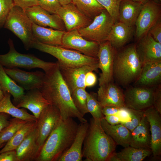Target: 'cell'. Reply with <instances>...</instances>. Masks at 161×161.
<instances>
[{"label":"cell","instance_id":"54","mask_svg":"<svg viewBox=\"0 0 161 161\" xmlns=\"http://www.w3.org/2000/svg\"><path fill=\"white\" fill-rule=\"evenodd\" d=\"M4 94L3 93L0 85V101L3 97Z\"/></svg>","mask_w":161,"mask_h":161},{"label":"cell","instance_id":"1","mask_svg":"<svg viewBox=\"0 0 161 161\" xmlns=\"http://www.w3.org/2000/svg\"><path fill=\"white\" fill-rule=\"evenodd\" d=\"M39 89L50 104L58 109L61 119L71 117L77 118L81 123L87 121L74 105L70 92L63 78L57 63L54 68L45 73Z\"/></svg>","mask_w":161,"mask_h":161},{"label":"cell","instance_id":"40","mask_svg":"<svg viewBox=\"0 0 161 161\" xmlns=\"http://www.w3.org/2000/svg\"><path fill=\"white\" fill-rule=\"evenodd\" d=\"M14 5L13 0H0V28L3 27L10 11Z\"/></svg>","mask_w":161,"mask_h":161},{"label":"cell","instance_id":"32","mask_svg":"<svg viewBox=\"0 0 161 161\" xmlns=\"http://www.w3.org/2000/svg\"><path fill=\"white\" fill-rule=\"evenodd\" d=\"M36 121H28L25 123L0 150V153L15 150L24 139L35 129Z\"/></svg>","mask_w":161,"mask_h":161},{"label":"cell","instance_id":"5","mask_svg":"<svg viewBox=\"0 0 161 161\" xmlns=\"http://www.w3.org/2000/svg\"><path fill=\"white\" fill-rule=\"evenodd\" d=\"M32 48L49 54L56 58L58 64L68 67H75L84 65L97 66V58L84 55L77 51L61 46L48 45L38 41H34Z\"/></svg>","mask_w":161,"mask_h":161},{"label":"cell","instance_id":"2","mask_svg":"<svg viewBox=\"0 0 161 161\" xmlns=\"http://www.w3.org/2000/svg\"><path fill=\"white\" fill-rule=\"evenodd\" d=\"M78 125L72 118L61 119L46 140L36 161H58L71 145Z\"/></svg>","mask_w":161,"mask_h":161},{"label":"cell","instance_id":"25","mask_svg":"<svg viewBox=\"0 0 161 161\" xmlns=\"http://www.w3.org/2000/svg\"><path fill=\"white\" fill-rule=\"evenodd\" d=\"M41 150L36 141L35 128L15 150L18 161H36Z\"/></svg>","mask_w":161,"mask_h":161},{"label":"cell","instance_id":"4","mask_svg":"<svg viewBox=\"0 0 161 161\" xmlns=\"http://www.w3.org/2000/svg\"><path fill=\"white\" fill-rule=\"evenodd\" d=\"M142 67L135 44L116 49L113 77L117 84L126 88L133 83L139 77Z\"/></svg>","mask_w":161,"mask_h":161},{"label":"cell","instance_id":"18","mask_svg":"<svg viewBox=\"0 0 161 161\" xmlns=\"http://www.w3.org/2000/svg\"><path fill=\"white\" fill-rule=\"evenodd\" d=\"M6 73L18 85L27 91L41 88L45 73L40 71L26 72L17 68L4 67Z\"/></svg>","mask_w":161,"mask_h":161},{"label":"cell","instance_id":"33","mask_svg":"<svg viewBox=\"0 0 161 161\" xmlns=\"http://www.w3.org/2000/svg\"><path fill=\"white\" fill-rule=\"evenodd\" d=\"M72 2L82 13L92 20L105 9L96 0H72Z\"/></svg>","mask_w":161,"mask_h":161},{"label":"cell","instance_id":"43","mask_svg":"<svg viewBox=\"0 0 161 161\" xmlns=\"http://www.w3.org/2000/svg\"><path fill=\"white\" fill-rule=\"evenodd\" d=\"M148 32L156 41L161 44V22L160 19L151 28Z\"/></svg>","mask_w":161,"mask_h":161},{"label":"cell","instance_id":"15","mask_svg":"<svg viewBox=\"0 0 161 161\" xmlns=\"http://www.w3.org/2000/svg\"><path fill=\"white\" fill-rule=\"evenodd\" d=\"M23 9L33 23L40 26L66 31L63 21L57 14L51 13L38 5Z\"/></svg>","mask_w":161,"mask_h":161},{"label":"cell","instance_id":"23","mask_svg":"<svg viewBox=\"0 0 161 161\" xmlns=\"http://www.w3.org/2000/svg\"><path fill=\"white\" fill-rule=\"evenodd\" d=\"M89 126L86 122L78 124L77 132L69 149L59 158L58 161H81L83 144Z\"/></svg>","mask_w":161,"mask_h":161},{"label":"cell","instance_id":"56","mask_svg":"<svg viewBox=\"0 0 161 161\" xmlns=\"http://www.w3.org/2000/svg\"><path fill=\"white\" fill-rule=\"evenodd\" d=\"M154 1L155 2L158 4V3H159L160 2H161V0H154V1Z\"/></svg>","mask_w":161,"mask_h":161},{"label":"cell","instance_id":"42","mask_svg":"<svg viewBox=\"0 0 161 161\" xmlns=\"http://www.w3.org/2000/svg\"><path fill=\"white\" fill-rule=\"evenodd\" d=\"M153 106L161 114V84L155 88L153 95Z\"/></svg>","mask_w":161,"mask_h":161},{"label":"cell","instance_id":"44","mask_svg":"<svg viewBox=\"0 0 161 161\" xmlns=\"http://www.w3.org/2000/svg\"><path fill=\"white\" fill-rule=\"evenodd\" d=\"M0 161H18L15 150L0 153Z\"/></svg>","mask_w":161,"mask_h":161},{"label":"cell","instance_id":"51","mask_svg":"<svg viewBox=\"0 0 161 161\" xmlns=\"http://www.w3.org/2000/svg\"><path fill=\"white\" fill-rule=\"evenodd\" d=\"M107 161H120L114 151L112 153L108 158Z\"/></svg>","mask_w":161,"mask_h":161},{"label":"cell","instance_id":"53","mask_svg":"<svg viewBox=\"0 0 161 161\" xmlns=\"http://www.w3.org/2000/svg\"><path fill=\"white\" fill-rule=\"evenodd\" d=\"M134 2L144 4L149 0H131Z\"/></svg>","mask_w":161,"mask_h":161},{"label":"cell","instance_id":"45","mask_svg":"<svg viewBox=\"0 0 161 161\" xmlns=\"http://www.w3.org/2000/svg\"><path fill=\"white\" fill-rule=\"evenodd\" d=\"M15 5L23 9L38 5L37 0H13Z\"/></svg>","mask_w":161,"mask_h":161},{"label":"cell","instance_id":"10","mask_svg":"<svg viewBox=\"0 0 161 161\" xmlns=\"http://www.w3.org/2000/svg\"><path fill=\"white\" fill-rule=\"evenodd\" d=\"M156 87L129 86L124 92L125 106L134 110L144 111L153 106L154 93Z\"/></svg>","mask_w":161,"mask_h":161},{"label":"cell","instance_id":"50","mask_svg":"<svg viewBox=\"0 0 161 161\" xmlns=\"http://www.w3.org/2000/svg\"><path fill=\"white\" fill-rule=\"evenodd\" d=\"M104 117L107 122L111 125H114L121 123V121L117 114L104 116Z\"/></svg>","mask_w":161,"mask_h":161},{"label":"cell","instance_id":"46","mask_svg":"<svg viewBox=\"0 0 161 161\" xmlns=\"http://www.w3.org/2000/svg\"><path fill=\"white\" fill-rule=\"evenodd\" d=\"M117 115L119 118L121 123L126 122L130 118V109L125 107H121Z\"/></svg>","mask_w":161,"mask_h":161},{"label":"cell","instance_id":"14","mask_svg":"<svg viewBox=\"0 0 161 161\" xmlns=\"http://www.w3.org/2000/svg\"><path fill=\"white\" fill-rule=\"evenodd\" d=\"M63 79L71 93L75 89L79 88L86 89L85 78L86 74L90 71L98 72V67L89 65L71 67L66 66L57 62Z\"/></svg>","mask_w":161,"mask_h":161},{"label":"cell","instance_id":"30","mask_svg":"<svg viewBox=\"0 0 161 161\" xmlns=\"http://www.w3.org/2000/svg\"><path fill=\"white\" fill-rule=\"evenodd\" d=\"M0 85L4 94L10 93L13 98V102L16 106L24 94V89L18 85L5 72L4 67L0 64Z\"/></svg>","mask_w":161,"mask_h":161},{"label":"cell","instance_id":"36","mask_svg":"<svg viewBox=\"0 0 161 161\" xmlns=\"http://www.w3.org/2000/svg\"><path fill=\"white\" fill-rule=\"evenodd\" d=\"M71 94L74 105L80 114L84 116L88 113L86 106L88 92L86 89L77 88Z\"/></svg>","mask_w":161,"mask_h":161},{"label":"cell","instance_id":"47","mask_svg":"<svg viewBox=\"0 0 161 161\" xmlns=\"http://www.w3.org/2000/svg\"><path fill=\"white\" fill-rule=\"evenodd\" d=\"M97 81V76L93 71L89 72L86 74L85 78V84L86 87L94 86L96 84Z\"/></svg>","mask_w":161,"mask_h":161},{"label":"cell","instance_id":"34","mask_svg":"<svg viewBox=\"0 0 161 161\" xmlns=\"http://www.w3.org/2000/svg\"><path fill=\"white\" fill-rule=\"evenodd\" d=\"M116 153L120 161H142L152 154L151 150L138 148L130 146Z\"/></svg>","mask_w":161,"mask_h":161},{"label":"cell","instance_id":"8","mask_svg":"<svg viewBox=\"0 0 161 161\" xmlns=\"http://www.w3.org/2000/svg\"><path fill=\"white\" fill-rule=\"evenodd\" d=\"M115 21L104 9L87 26L78 30L86 39L99 43L106 41L112 27Z\"/></svg>","mask_w":161,"mask_h":161},{"label":"cell","instance_id":"35","mask_svg":"<svg viewBox=\"0 0 161 161\" xmlns=\"http://www.w3.org/2000/svg\"><path fill=\"white\" fill-rule=\"evenodd\" d=\"M28 121L13 117L10 119L9 124L0 133V144L6 143L16 132Z\"/></svg>","mask_w":161,"mask_h":161},{"label":"cell","instance_id":"27","mask_svg":"<svg viewBox=\"0 0 161 161\" xmlns=\"http://www.w3.org/2000/svg\"><path fill=\"white\" fill-rule=\"evenodd\" d=\"M133 32L132 27L119 21L112 25L107 40L115 49L121 48L129 41Z\"/></svg>","mask_w":161,"mask_h":161},{"label":"cell","instance_id":"17","mask_svg":"<svg viewBox=\"0 0 161 161\" xmlns=\"http://www.w3.org/2000/svg\"><path fill=\"white\" fill-rule=\"evenodd\" d=\"M135 46L142 65L161 61V44L156 41L148 32L138 40Z\"/></svg>","mask_w":161,"mask_h":161},{"label":"cell","instance_id":"39","mask_svg":"<svg viewBox=\"0 0 161 161\" xmlns=\"http://www.w3.org/2000/svg\"><path fill=\"white\" fill-rule=\"evenodd\" d=\"M131 115L129 120L121 123L131 132L140 123L144 113V111H138L130 109Z\"/></svg>","mask_w":161,"mask_h":161},{"label":"cell","instance_id":"28","mask_svg":"<svg viewBox=\"0 0 161 161\" xmlns=\"http://www.w3.org/2000/svg\"><path fill=\"white\" fill-rule=\"evenodd\" d=\"M102 127L105 132L114 140L116 145L126 147L130 146L131 132L121 123L112 125L104 117L100 120Z\"/></svg>","mask_w":161,"mask_h":161},{"label":"cell","instance_id":"38","mask_svg":"<svg viewBox=\"0 0 161 161\" xmlns=\"http://www.w3.org/2000/svg\"><path fill=\"white\" fill-rule=\"evenodd\" d=\"M108 12L115 22L118 20L119 8L122 0H96Z\"/></svg>","mask_w":161,"mask_h":161},{"label":"cell","instance_id":"16","mask_svg":"<svg viewBox=\"0 0 161 161\" xmlns=\"http://www.w3.org/2000/svg\"><path fill=\"white\" fill-rule=\"evenodd\" d=\"M57 14L63 21L66 31L84 28L92 21L82 13L72 2L61 6Z\"/></svg>","mask_w":161,"mask_h":161},{"label":"cell","instance_id":"41","mask_svg":"<svg viewBox=\"0 0 161 161\" xmlns=\"http://www.w3.org/2000/svg\"><path fill=\"white\" fill-rule=\"evenodd\" d=\"M38 5L52 14H57L61 6L57 0H37Z\"/></svg>","mask_w":161,"mask_h":161},{"label":"cell","instance_id":"3","mask_svg":"<svg viewBox=\"0 0 161 161\" xmlns=\"http://www.w3.org/2000/svg\"><path fill=\"white\" fill-rule=\"evenodd\" d=\"M116 145L102 128L100 120L91 118L82 148L83 157L85 160L107 161Z\"/></svg>","mask_w":161,"mask_h":161},{"label":"cell","instance_id":"19","mask_svg":"<svg viewBox=\"0 0 161 161\" xmlns=\"http://www.w3.org/2000/svg\"><path fill=\"white\" fill-rule=\"evenodd\" d=\"M99 86L97 99L103 107L107 106L125 107L124 92L118 84L114 81Z\"/></svg>","mask_w":161,"mask_h":161},{"label":"cell","instance_id":"21","mask_svg":"<svg viewBox=\"0 0 161 161\" xmlns=\"http://www.w3.org/2000/svg\"><path fill=\"white\" fill-rule=\"evenodd\" d=\"M161 84V61L142 65L140 75L133 83L135 86L153 87Z\"/></svg>","mask_w":161,"mask_h":161},{"label":"cell","instance_id":"26","mask_svg":"<svg viewBox=\"0 0 161 161\" xmlns=\"http://www.w3.org/2000/svg\"><path fill=\"white\" fill-rule=\"evenodd\" d=\"M32 30L36 41L44 44L58 46H61L62 38L66 32L40 26L33 23Z\"/></svg>","mask_w":161,"mask_h":161},{"label":"cell","instance_id":"52","mask_svg":"<svg viewBox=\"0 0 161 161\" xmlns=\"http://www.w3.org/2000/svg\"><path fill=\"white\" fill-rule=\"evenodd\" d=\"M61 6L65 5L72 2V0H57Z\"/></svg>","mask_w":161,"mask_h":161},{"label":"cell","instance_id":"55","mask_svg":"<svg viewBox=\"0 0 161 161\" xmlns=\"http://www.w3.org/2000/svg\"><path fill=\"white\" fill-rule=\"evenodd\" d=\"M6 143L0 144V150L5 145Z\"/></svg>","mask_w":161,"mask_h":161},{"label":"cell","instance_id":"31","mask_svg":"<svg viewBox=\"0 0 161 161\" xmlns=\"http://www.w3.org/2000/svg\"><path fill=\"white\" fill-rule=\"evenodd\" d=\"M11 95L6 92L0 101V113H5L12 117L27 121H37V119L24 109H19L11 102Z\"/></svg>","mask_w":161,"mask_h":161},{"label":"cell","instance_id":"13","mask_svg":"<svg viewBox=\"0 0 161 161\" xmlns=\"http://www.w3.org/2000/svg\"><path fill=\"white\" fill-rule=\"evenodd\" d=\"M115 50L108 41L100 43L97 54L98 68L101 71L99 78V86L114 81L113 67Z\"/></svg>","mask_w":161,"mask_h":161},{"label":"cell","instance_id":"37","mask_svg":"<svg viewBox=\"0 0 161 161\" xmlns=\"http://www.w3.org/2000/svg\"><path fill=\"white\" fill-rule=\"evenodd\" d=\"M86 106L88 113L94 119L101 120L104 117L102 112L103 107L97 100V93L88 92Z\"/></svg>","mask_w":161,"mask_h":161},{"label":"cell","instance_id":"20","mask_svg":"<svg viewBox=\"0 0 161 161\" xmlns=\"http://www.w3.org/2000/svg\"><path fill=\"white\" fill-rule=\"evenodd\" d=\"M148 121L151 135V149L154 157L161 154V114L153 106L144 111Z\"/></svg>","mask_w":161,"mask_h":161},{"label":"cell","instance_id":"9","mask_svg":"<svg viewBox=\"0 0 161 161\" xmlns=\"http://www.w3.org/2000/svg\"><path fill=\"white\" fill-rule=\"evenodd\" d=\"M61 119L59 110L53 105L49 104L41 112L37 119L35 127L36 141L41 149Z\"/></svg>","mask_w":161,"mask_h":161},{"label":"cell","instance_id":"12","mask_svg":"<svg viewBox=\"0 0 161 161\" xmlns=\"http://www.w3.org/2000/svg\"><path fill=\"white\" fill-rule=\"evenodd\" d=\"M161 10L159 4L151 0L144 4L136 20L135 36L139 40L148 33L160 19Z\"/></svg>","mask_w":161,"mask_h":161},{"label":"cell","instance_id":"29","mask_svg":"<svg viewBox=\"0 0 161 161\" xmlns=\"http://www.w3.org/2000/svg\"><path fill=\"white\" fill-rule=\"evenodd\" d=\"M144 4L131 0H122L120 5L118 20L126 25H135L138 16Z\"/></svg>","mask_w":161,"mask_h":161},{"label":"cell","instance_id":"49","mask_svg":"<svg viewBox=\"0 0 161 161\" xmlns=\"http://www.w3.org/2000/svg\"><path fill=\"white\" fill-rule=\"evenodd\" d=\"M10 115L7 114L0 113V133L10 122Z\"/></svg>","mask_w":161,"mask_h":161},{"label":"cell","instance_id":"24","mask_svg":"<svg viewBox=\"0 0 161 161\" xmlns=\"http://www.w3.org/2000/svg\"><path fill=\"white\" fill-rule=\"evenodd\" d=\"M130 146L151 150L150 126L144 114L139 125L131 132Z\"/></svg>","mask_w":161,"mask_h":161},{"label":"cell","instance_id":"11","mask_svg":"<svg viewBox=\"0 0 161 161\" xmlns=\"http://www.w3.org/2000/svg\"><path fill=\"white\" fill-rule=\"evenodd\" d=\"M100 43L87 40L80 34L78 30L66 31L61 47L79 52L86 55L97 58Z\"/></svg>","mask_w":161,"mask_h":161},{"label":"cell","instance_id":"6","mask_svg":"<svg viewBox=\"0 0 161 161\" xmlns=\"http://www.w3.org/2000/svg\"><path fill=\"white\" fill-rule=\"evenodd\" d=\"M8 43L9 47L8 52L0 54V64L8 69L17 68L31 69L39 68L47 73L55 67L57 63L42 60L35 56L30 54L20 53L15 49L13 41L9 39Z\"/></svg>","mask_w":161,"mask_h":161},{"label":"cell","instance_id":"48","mask_svg":"<svg viewBox=\"0 0 161 161\" xmlns=\"http://www.w3.org/2000/svg\"><path fill=\"white\" fill-rule=\"evenodd\" d=\"M120 108L115 106H107L103 107L102 112L104 116L115 115L117 114Z\"/></svg>","mask_w":161,"mask_h":161},{"label":"cell","instance_id":"7","mask_svg":"<svg viewBox=\"0 0 161 161\" xmlns=\"http://www.w3.org/2000/svg\"><path fill=\"white\" fill-rule=\"evenodd\" d=\"M32 23L24 9L14 5L5 21L4 27L8 30L18 38L27 50L36 41L32 32Z\"/></svg>","mask_w":161,"mask_h":161},{"label":"cell","instance_id":"22","mask_svg":"<svg viewBox=\"0 0 161 161\" xmlns=\"http://www.w3.org/2000/svg\"><path fill=\"white\" fill-rule=\"evenodd\" d=\"M28 91L16 106L28 109L37 119L42 111L50 103L44 97L39 89Z\"/></svg>","mask_w":161,"mask_h":161}]
</instances>
